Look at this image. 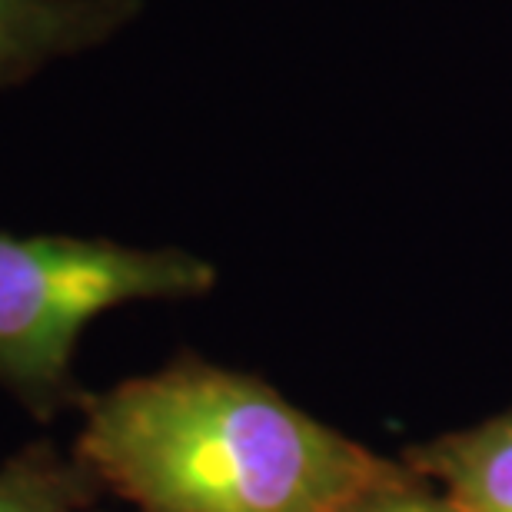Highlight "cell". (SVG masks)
I'll return each instance as SVG.
<instances>
[{"instance_id":"obj_5","label":"cell","mask_w":512,"mask_h":512,"mask_svg":"<svg viewBox=\"0 0 512 512\" xmlns=\"http://www.w3.org/2000/svg\"><path fill=\"white\" fill-rule=\"evenodd\" d=\"M100 486L50 439H34L0 463V512H100Z\"/></svg>"},{"instance_id":"obj_3","label":"cell","mask_w":512,"mask_h":512,"mask_svg":"<svg viewBox=\"0 0 512 512\" xmlns=\"http://www.w3.org/2000/svg\"><path fill=\"white\" fill-rule=\"evenodd\" d=\"M140 14V0H0V90L87 54Z\"/></svg>"},{"instance_id":"obj_6","label":"cell","mask_w":512,"mask_h":512,"mask_svg":"<svg viewBox=\"0 0 512 512\" xmlns=\"http://www.w3.org/2000/svg\"><path fill=\"white\" fill-rule=\"evenodd\" d=\"M343 512H456V509L419 473L409 476L403 469H396L383 483H376L363 496H356Z\"/></svg>"},{"instance_id":"obj_2","label":"cell","mask_w":512,"mask_h":512,"mask_svg":"<svg viewBox=\"0 0 512 512\" xmlns=\"http://www.w3.org/2000/svg\"><path fill=\"white\" fill-rule=\"evenodd\" d=\"M213 283L217 270L177 247L0 230V389L37 423H54L87 399L74 360L97 316L190 300Z\"/></svg>"},{"instance_id":"obj_1","label":"cell","mask_w":512,"mask_h":512,"mask_svg":"<svg viewBox=\"0 0 512 512\" xmlns=\"http://www.w3.org/2000/svg\"><path fill=\"white\" fill-rule=\"evenodd\" d=\"M70 453L140 512H343L396 466L256 376L180 360L84 399Z\"/></svg>"},{"instance_id":"obj_4","label":"cell","mask_w":512,"mask_h":512,"mask_svg":"<svg viewBox=\"0 0 512 512\" xmlns=\"http://www.w3.org/2000/svg\"><path fill=\"white\" fill-rule=\"evenodd\" d=\"M409 466L456 512H512V409L426 443Z\"/></svg>"}]
</instances>
